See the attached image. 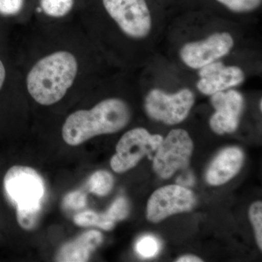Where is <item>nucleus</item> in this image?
Listing matches in <instances>:
<instances>
[{"label":"nucleus","mask_w":262,"mask_h":262,"mask_svg":"<svg viewBox=\"0 0 262 262\" xmlns=\"http://www.w3.org/2000/svg\"><path fill=\"white\" fill-rule=\"evenodd\" d=\"M130 117V108L123 100L106 98L91 110H78L69 115L62 127V137L68 145H80L96 136L121 130Z\"/></svg>","instance_id":"1"},{"label":"nucleus","mask_w":262,"mask_h":262,"mask_svg":"<svg viewBox=\"0 0 262 262\" xmlns=\"http://www.w3.org/2000/svg\"><path fill=\"white\" fill-rule=\"evenodd\" d=\"M77 73L78 62L73 53L54 52L39 59L29 71L27 91L36 102L51 106L64 97Z\"/></svg>","instance_id":"2"},{"label":"nucleus","mask_w":262,"mask_h":262,"mask_svg":"<svg viewBox=\"0 0 262 262\" xmlns=\"http://www.w3.org/2000/svg\"><path fill=\"white\" fill-rule=\"evenodd\" d=\"M3 186L7 198L16 208L42 206L46 184L34 168L23 165L11 167L5 174Z\"/></svg>","instance_id":"3"},{"label":"nucleus","mask_w":262,"mask_h":262,"mask_svg":"<svg viewBox=\"0 0 262 262\" xmlns=\"http://www.w3.org/2000/svg\"><path fill=\"white\" fill-rule=\"evenodd\" d=\"M102 5L127 37L142 39L151 32L152 18L146 0H102Z\"/></svg>","instance_id":"4"},{"label":"nucleus","mask_w":262,"mask_h":262,"mask_svg":"<svg viewBox=\"0 0 262 262\" xmlns=\"http://www.w3.org/2000/svg\"><path fill=\"white\" fill-rule=\"evenodd\" d=\"M194 101V93L189 89H183L175 94L155 89L146 96L144 107L150 118L173 125L187 118Z\"/></svg>","instance_id":"5"},{"label":"nucleus","mask_w":262,"mask_h":262,"mask_svg":"<svg viewBox=\"0 0 262 262\" xmlns=\"http://www.w3.org/2000/svg\"><path fill=\"white\" fill-rule=\"evenodd\" d=\"M193 142L183 129H174L157 149L153 168L163 179H168L177 170L187 168L193 151Z\"/></svg>","instance_id":"6"},{"label":"nucleus","mask_w":262,"mask_h":262,"mask_svg":"<svg viewBox=\"0 0 262 262\" xmlns=\"http://www.w3.org/2000/svg\"><path fill=\"white\" fill-rule=\"evenodd\" d=\"M163 136L152 135L143 127L127 131L117 143L116 153L110 161L116 173H124L134 168L146 155L158 149Z\"/></svg>","instance_id":"7"},{"label":"nucleus","mask_w":262,"mask_h":262,"mask_svg":"<svg viewBox=\"0 0 262 262\" xmlns=\"http://www.w3.org/2000/svg\"><path fill=\"white\" fill-rule=\"evenodd\" d=\"M234 46L229 32H215L206 39L184 44L179 51L183 63L192 70H200L228 55Z\"/></svg>","instance_id":"8"},{"label":"nucleus","mask_w":262,"mask_h":262,"mask_svg":"<svg viewBox=\"0 0 262 262\" xmlns=\"http://www.w3.org/2000/svg\"><path fill=\"white\" fill-rule=\"evenodd\" d=\"M195 203L194 194L187 188L178 184L165 186L150 196L146 216L150 222L158 223L170 215L191 211Z\"/></svg>","instance_id":"9"},{"label":"nucleus","mask_w":262,"mask_h":262,"mask_svg":"<svg viewBox=\"0 0 262 262\" xmlns=\"http://www.w3.org/2000/svg\"><path fill=\"white\" fill-rule=\"evenodd\" d=\"M211 102L215 111L210 120L212 130L220 135L237 130L244 106L243 95L229 89L211 95Z\"/></svg>","instance_id":"10"},{"label":"nucleus","mask_w":262,"mask_h":262,"mask_svg":"<svg viewBox=\"0 0 262 262\" xmlns=\"http://www.w3.org/2000/svg\"><path fill=\"white\" fill-rule=\"evenodd\" d=\"M198 74L200 79L196 84V89L208 96L241 85L246 78L241 67L226 66L219 60L202 67Z\"/></svg>","instance_id":"11"},{"label":"nucleus","mask_w":262,"mask_h":262,"mask_svg":"<svg viewBox=\"0 0 262 262\" xmlns=\"http://www.w3.org/2000/svg\"><path fill=\"white\" fill-rule=\"evenodd\" d=\"M244 162V154L239 148L229 147L221 151L212 162L206 173L211 185L225 184L238 173Z\"/></svg>","instance_id":"12"},{"label":"nucleus","mask_w":262,"mask_h":262,"mask_svg":"<svg viewBox=\"0 0 262 262\" xmlns=\"http://www.w3.org/2000/svg\"><path fill=\"white\" fill-rule=\"evenodd\" d=\"M103 235L96 230L88 231L75 241L63 245L56 256L57 261H88L101 244Z\"/></svg>","instance_id":"13"},{"label":"nucleus","mask_w":262,"mask_h":262,"mask_svg":"<svg viewBox=\"0 0 262 262\" xmlns=\"http://www.w3.org/2000/svg\"><path fill=\"white\" fill-rule=\"evenodd\" d=\"M74 222L76 225L80 227L95 226L104 230H111L115 226V222L110 220L105 213L99 214L91 211L82 212L76 215L74 218Z\"/></svg>","instance_id":"14"},{"label":"nucleus","mask_w":262,"mask_h":262,"mask_svg":"<svg viewBox=\"0 0 262 262\" xmlns=\"http://www.w3.org/2000/svg\"><path fill=\"white\" fill-rule=\"evenodd\" d=\"M88 186L90 192L96 195H106L113 188V175L106 170H98L90 177Z\"/></svg>","instance_id":"15"},{"label":"nucleus","mask_w":262,"mask_h":262,"mask_svg":"<svg viewBox=\"0 0 262 262\" xmlns=\"http://www.w3.org/2000/svg\"><path fill=\"white\" fill-rule=\"evenodd\" d=\"M75 0H40L43 13L52 18H61L72 10Z\"/></svg>","instance_id":"16"},{"label":"nucleus","mask_w":262,"mask_h":262,"mask_svg":"<svg viewBox=\"0 0 262 262\" xmlns=\"http://www.w3.org/2000/svg\"><path fill=\"white\" fill-rule=\"evenodd\" d=\"M229 11L237 14H246L257 10L262 0H214Z\"/></svg>","instance_id":"17"},{"label":"nucleus","mask_w":262,"mask_h":262,"mask_svg":"<svg viewBox=\"0 0 262 262\" xmlns=\"http://www.w3.org/2000/svg\"><path fill=\"white\" fill-rule=\"evenodd\" d=\"M42 206L16 208L17 222L18 225L26 230H32L37 227L42 214Z\"/></svg>","instance_id":"18"},{"label":"nucleus","mask_w":262,"mask_h":262,"mask_svg":"<svg viewBox=\"0 0 262 262\" xmlns=\"http://www.w3.org/2000/svg\"><path fill=\"white\" fill-rule=\"evenodd\" d=\"M159 239L152 235H144L138 239L136 244V251L142 258H152L160 252Z\"/></svg>","instance_id":"19"},{"label":"nucleus","mask_w":262,"mask_h":262,"mask_svg":"<svg viewBox=\"0 0 262 262\" xmlns=\"http://www.w3.org/2000/svg\"><path fill=\"white\" fill-rule=\"evenodd\" d=\"M129 211H130V208H129L128 202L123 196H120L114 202L105 214L110 220L115 222L117 221L125 220L128 215Z\"/></svg>","instance_id":"20"},{"label":"nucleus","mask_w":262,"mask_h":262,"mask_svg":"<svg viewBox=\"0 0 262 262\" xmlns=\"http://www.w3.org/2000/svg\"><path fill=\"white\" fill-rule=\"evenodd\" d=\"M250 220L254 227L256 238L258 247L262 248V203L257 201L250 207Z\"/></svg>","instance_id":"21"},{"label":"nucleus","mask_w":262,"mask_h":262,"mask_svg":"<svg viewBox=\"0 0 262 262\" xmlns=\"http://www.w3.org/2000/svg\"><path fill=\"white\" fill-rule=\"evenodd\" d=\"M24 0H0V15L13 16L23 9Z\"/></svg>","instance_id":"22"},{"label":"nucleus","mask_w":262,"mask_h":262,"mask_svg":"<svg viewBox=\"0 0 262 262\" xmlns=\"http://www.w3.org/2000/svg\"><path fill=\"white\" fill-rule=\"evenodd\" d=\"M85 194L80 191H76V192H71L67 194L63 200V206L65 208H70V209L78 210L84 208L86 205Z\"/></svg>","instance_id":"23"},{"label":"nucleus","mask_w":262,"mask_h":262,"mask_svg":"<svg viewBox=\"0 0 262 262\" xmlns=\"http://www.w3.org/2000/svg\"><path fill=\"white\" fill-rule=\"evenodd\" d=\"M177 182L178 185L182 186V187H190V186H192L194 184V175L190 171L183 173L177 179Z\"/></svg>","instance_id":"24"},{"label":"nucleus","mask_w":262,"mask_h":262,"mask_svg":"<svg viewBox=\"0 0 262 262\" xmlns=\"http://www.w3.org/2000/svg\"><path fill=\"white\" fill-rule=\"evenodd\" d=\"M7 77V70L6 67L0 58V91L3 89V86H4L5 80H6Z\"/></svg>","instance_id":"25"},{"label":"nucleus","mask_w":262,"mask_h":262,"mask_svg":"<svg viewBox=\"0 0 262 262\" xmlns=\"http://www.w3.org/2000/svg\"><path fill=\"white\" fill-rule=\"evenodd\" d=\"M179 262H201L203 260L201 258L196 257V256H192V255H187V256H182L177 259Z\"/></svg>","instance_id":"26"},{"label":"nucleus","mask_w":262,"mask_h":262,"mask_svg":"<svg viewBox=\"0 0 262 262\" xmlns=\"http://www.w3.org/2000/svg\"><path fill=\"white\" fill-rule=\"evenodd\" d=\"M261 103H262L261 100H260V110H261Z\"/></svg>","instance_id":"27"}]
</instances>
